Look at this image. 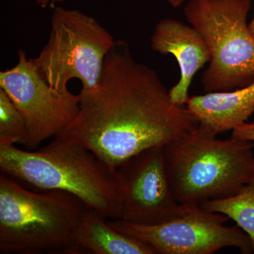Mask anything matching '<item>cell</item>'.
<instances>
[{
	"label": "cell",
	"instance_id": "e0dca14e",
	"mask_svg": "<svg viewBox=\"0 0 254 254\" xmlns=\"http://www.w3.org/2000/svg\"><path fill=\"white\" fill-rule=\"evenodd\" d=\"M249 28H250V31L252 32V35L254 36V16L253 19L249 24Z\"/></svg>",
	"mask_w": 254,
	"mask_h": 254
},
{
	"label": "cell",
	"instance_id": "5b68a950",
	"mask_svg": "<svg viewBox=\"0 0 254 254\" xmlns=\"http://www.w3.org/2000/svg\"><path fill=\"white\" fill-rule=\"evenodd\" d=\"M251 0H190L184 11L210 52L201 83L206 93L232 91L254 81V36L247 24Z\"/></svg>",
	"mask_w": 254,
	"mask_h": 254
},
{
	"label": "cell",
	"instance_id": "9c48e42d",
	"mask_svg": "<svg viewBox=\"0 0 254 254\" xmlns=\"http://www.w3.org/2000/svg\"><path fill=\"white\" fill-rule=\"evenodd\" d=\"M116 170L123 193L121 220L158 225L183 213L184 205L175 199L169 185L163 147L143 150Z\"/></svg>",
	"mask_w": 254,
	"mask_h": 254
},
{
	"label": "cell",
	"instance_id": "8992f818",
	"mask_svg": "<svg viewBox=\"0 0 254 254\" xmlns=\"http://www.w3.org/2000/svg\"><path fill=\"white\" fill-rule=\"evenodd\" d=\"M115 41L95 18L58 6L52 16L49 39L33 62L55 91H68L73 78L81 82L82 89H91L98 84L105 57Z\"/></svg>",
	"mask_w": 254,
	"mask_h": 254
},
{
	"label": "cell",
	"instance_id": "277c9868",
	"mask_svg": "<svg viewBox=\"0 0 254 254\" xmlns=\"http://www.w3.org/2000/svg\"><path fill=\"white\" fill-rule=\"evenodd\" d=\"M87 208L67 192L31 191L1 173L0 253L81 252L73 235Z\"/></svg>",
	"mask_w": 254,
	"mask_h": 254
},
{
	"label": "cell",
	"instance_id": "2e32d148",
	"mask_svg": "<svg viewBox=\"0 0 254 254\" xmlns=\"http://www.w3.org/2000/svg\"><path fill=\"white\" fill-rule=\"evenodd\" d=\"M168 1L173 7H178L183 4L185 0H168Z\"/></svg>",
	"mask_w": 254,
	"mask_h": 254
},
{
	"label": "cell",
	"instance_id": "3957f363",
	"mask_svg": "<svg viewBox=\"0 0 254 254\" xmlns=\"http://www.w3.org/2000/svg\"><path fill=\"white\" fill-rule=\"evenodd\" d=\"M217 136L198 125L163 146L169 185L180 204L231 196L254 177V143Z\"/></svg>",
	"mask_w": 254,
	"mask_h": 254
},
{
	"label": "cell",
	"instance_id": "9a60e30c",
	"mask_svg": "<svg viewBox=\"0 0 254 254\" xmlns=\"http://www.w3.org/2000/svg\"><path fill=\"white\" fill-rule=\"evenodd\" d=\"M234 138L254 143V120L252 123H245L232 131Z\"/></svg>",
	"mask_w": 254,
	"mask_h": 254
},
{
	"label": "cell",
	"instance_id": "7a4b0ae2",
	"mask_svg": "<svg viewBox=\"0 0 254 254\" xmlns=\"http://www.w3.org/2000/svg\"><path fill=\"white\" fill-rule=\"evenodd\" d=\"M1 173L44 190H63L105 218H121L123 193L116 169L86 147L55 136L34 150L0 143Z\"/></svg>",
	"mask_w": 254,
	"mask_h": 254
},
{
	"label": "cell",
	"instance_id": "30bf717a",
	"mask_svg": "<svg viewBox=\"0 0 254 254\" xmlns=\"http://www.w3.org/2000/svg\"><path fill=\"white\" fill-rule=\"evenodd\" d=\"M152 49L162 54H172L180 69V81L169 91L175 105L188 103L189 88L198 70L210 63V52L199 32L182 21L165 18L157 24L150 40Z\"/></svg>",
	"mask_w": 254,
	"mask_h": 254
},
{
	"label": "cell",
	"instance_id": "6da1fadb",
	"mask_svg": "<svg viewBox=\"0 0 254 254\" xmlns=\"http://www.w3.org/2000/svg\"><path fill=\"white\" fill-rule=\"evenodd\" d=\"M79 110L58 137L91 150L116 169L153 147H163L199 123L173 103L158 74L133 58L127 42L115 41L98 84L81 89Z\"/></svg>",
	"mask_w": 254,
	"mask_h": 254
},
{
	"label": "cell",
	"instance_id": "5bb4252c",
	"mask_svg": "<svg viewBox=\"0 0 254 254\" xmlns=\"http://www.w3.org/2000/svg\"><path fill=\"white\" fill-rule=\"evenodd\" d=\"M27 136L26 123L13 102L0 88V143L24 144Z\"/></svg>",
	"mask_w": 254,
	"mask_h": 254
},
{
	"label": "cell",
	"instance_id": "4fadbf2b",
	"mask_svg": "<svg viewBox=\"0 0 254 254\" xmlns=\"http://www.w3.org/2000/svg\"><path fill=\"white\" fill-rule=\"evenodd\" d=\"M200 206L211 213L222 214L236 222L250 237L254 253V177L236 194L208 200Z\"/></svg>",
	"mask_w": 254,
	"mask_h": 254
},
{
	"label": "cell",
	"instance_id": "8fae6325",
	"mask_svg": "<svg viewBox=\"0 0 254 254\" xmlns=\"http://www.w3.org/2000/svg\"><path fill=\"white\" fill-rule=\"evenodd\" d=\"M187 109L215 135L233 131L254 114V81L235 91H218L190 97Z\"/></svg>",
	"mask_w": 254,
	"mask_h": 254
},
{
	"label": "cell",
	"instance_id": "52a82bcc",
	"mask_svg": "<svg viewBox=\"0 0 254 254\" xmlns=\"http://www.w3.org/2000/svg\"><path fill=\"white\" fill-rule=\"evenodd\" d=\"M228 219L200 205H184L180 216L158 225H138L121 219L108 222L118 231L151 246L157 254H212L227 247L253 253L250 237L237 225L225 226Z\"/></svg>",
	"mask_w": 254,
	"mask_h": 254
},
{
	"label": "cell",
	"instance_id": "7c38bea8",
	"mask_svg": "<svg viewBox=\"0 0 254 254\" xmlns=\"http://www.w3.org/2000/svg\"><path fill=\"white\" fill-rule=\"evenodd\" d=\"M103 215L87 208L73 235V243L82 252L95 254H157L139 240L113 228Z\"/></svg>",
	"mask_w": 254,
	"mask_h": 254
},
{
	"label": "cell",
	"instance_id": "ba28073f",
	"mask_svg": "<svg viewBox=\"0 0 254 254\" xmlns=\"http://www.w3.org/2000/svg\"><path fill=\"white\" fill-rule=\"evenodd\" d=\"M14 67L0 73V88L13 102L26 123V150L36 149L43 141L55 137L74 120L79 110V94L59 93L43 80L33 59L18 52Z\"/></svg>",
	"mask_w": 254,
	"mask_h": 254
}]
</instances>
